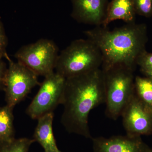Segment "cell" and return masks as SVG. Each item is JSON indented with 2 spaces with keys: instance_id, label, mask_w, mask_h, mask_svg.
Wrapping results in <instances>:
<instances>
[{
  "instance_id": "6da1fadb",
  "label": "cell",
  "mask_w": 152,
  "mask_h": 152,
  "mask_svg": "<svg viewBox=\"0 0 152 152\" xmlns=\"http://www.w3.org/2000/svg\"><path fill=\"white\" fill-rule=\"evenodd\" d=\"M105 102L103 71L99 68L66 79L61 104L62 124L68 132L92 139L88 124L91 111Z\"/></svg>"
},
{
  "instance_id": "7a4b0ae2",
  "label": "cell",
  "mask_w": 152,
  "mask_h": 152,
  "mask_svg": "<svg viewBox=\"0 0 152 152\" xmlns=\"http://www.w3.org/2000/svg\"><path fill=\"white\" fill-rule=\"evenodd\" d=\"M84 34L99 49L104 71L117 66L134 70L137 59L145 50L147 31L144 25L128 23L113 30L99 26L85 31Z\"/></svg>"
},
{
  "instance_id": "3957f363",
  "label": "cell",
  "mask_w": 152,
  "mask_h": 152,
  "mask_svg": "<svg viewBox=\"0 0 152 152\" xmlns=\"http://www.w3.org/2000/svg\"><path fill=\"white\" fill-rule=\"evenodd\" d=\"M102 62L100 51L92 41L79 39L58 55L55 70L67 79L101 68Z\"/></svg>"
},
{
  "instance_id": "277c9868",
  "label": "cell",
  "mask_w": 152,
  "mask_h": 152,
  "mask_svg": "<svg viewBox=\"0 0 152 152\" xmlns=\"http://www.w3.org/2000/svg\"><path fill=\"white\" fill-rule=\"evenodd\" d=\"M103 71L105 89L106 114L116 120L134 94L133 70L123 66Z\"/></svg>"
},
{
  "instance_id": "5b68a950",
  "label": "cell",
  "mask_w": 152,
  "mask_h": 152,
  "mask_svg": "<svg viewBox=\"0 0 152 152\" xmlns=\"http://www.w3.org/2000/svg\"><path fill=\"white\" fill-rule=\"evenodd\" d=\"M58 52V48L53 41L42 39L21 47L15 57L37 75L45 77L54 72Z\"/></svg>"
},
{
  "instance_id": "8992f818",
  "label": "cell",
  "mask_w": 152,
  "mask_h": 152,
  "mask_svg": "<svg viewBox=\"0 0 152 152\" xmlns=\"http://www.w3.org/2000/svg\"><path fill=\"white\" fill-rule=\"evenodd\" d=\"M4 91L6 104L14 108L39 84L38 75L29 68L17 61H9Z\"/></svg>"
},
{
  "instance_id": "52a82bcc",
  "label": "cell",
  "mask_w": 152,
  "mask_h": 152,
  "mask_svg": "<svg viewBox=\"0 0 152 152\" xmlns=\"http://www.w3.org/2000/svg\"><path fill=\"white\" fill-rule=\"evenodd\" d=\"M45 77L37 94L27 109V114L33 119L53 113L61 102L65 78L56 72Z\"/></svg>"
},
{
  "instance_id": "ba28073f",
  "label": "cell",
  "mask_w": 152,
  "mask_h": 152,
  "mask_svg": "<svg viewBox=\"0 0 152 152\" xmlns=\"http://www.w3.org/2000/svg\"><path fill=\"white\" fill-rule=\"evenodd\" d=\"M121 116L128 136L141 137L152 134V111L141 102L135 93Z\"/></svg>"
},
{
  "instance_id": "9c48e42d",
  "label": "cell",
  "mask_w": 152,
  "mask_h": 152,
  "mask_svg": "<svg viewBox=\"0 0 152 152\" xmlns=\"http://www.w3.org/2000/svg\"><path fill=\"white\" fill-rule=\"evenodd\" d=\"M72 18L79 23L102 26L107 15L108 0H71Z\"/></svg>"
},
{
  "instance_id": "30bf717a",
  "label": "cell",
  "mask_w": 152,
  "mask_h": 152,
  "mask_svg": "<svg viewBox=\"0 0 152 152\" xmlns=\"http://www.w3.org/2000/svg\"><path fill=\"white\" fill-rule=\"evenodd\" d=\"M92 139L94 152H148L150 149L141 137L126 135Z\"/></svg>"
},
{
  "instance_id": "8fae6325",
  "label": "cell",
  "mask_w": 152,
  "mask_h": 152,
  "mask_svg": "<svg viewBox=\"0 0 152 152\" xmlns=\"http://www.w3.org/2000/svg\"><path fill=\"white\" fill-rule=\"evenodd\" d=\"M54 114H46L38 119L34 139L42 146L45 152H59L53 130Z\"/></svg>"
},
{
  "instance_id": "7c38bea8",
  "label": "cell",
  "mask_w": 152,
  "mask_h": 152,
  "mask_svg": "<svg viewBox=\"0 0 152 152\" xmlns=\"http://www.w3.org/2000/svg\"><path fill=\"white\" fill-rule=\"evenodd\" d=\"M136 14L133 0H111L102 26L107 27L111 22L116 20H122L127 24L134 23Z\"/></svg>"
},
{
  "instance_id": "4fadbf2b",
  "label": "cell",
  "mask_w": 152,
  "mask_h": 152,
  "mask_svg": "<svg viewBox=\"0 0 152 152\" xmlns=\"http://www.w3.org/2000/svg\"><path fill=\"white\" fill-rule=\"evenodd\" d=\"M13 109L7 104L0 107V145L15 139Z\"/></svg>"
},
{
  "instance_id": "5bb4252c",
  "label": "cell",
  "mask_w": 152,
  "mask_h": 152,
  "mask_svg": "<svg viewBox=\"0 0 152 152\" xmlns=\"http://www.w3.org/2000/svg\"><path fill=\"white\" fill-rule=\"evenodd\" d=\"M134 93L139 99L152 111V78L137 76L134 79Z\"/></svg>"
},
{
  "instance_id": "9a60e30c",
  "label": "cell",
  "mask_w": 152,
  "mask_h": 152,
  "mask_svg": "<svg viewBox=\"0 0 152 152\" xmlns=\"http://www.w3.org/2000/svg\"><path fill=\"white\" fill-rule=\"evenodd\" d=\"M34 142V139L27 138H15L0 145V152H29L30 147Z\"/></svg>"
},
{
  "instance_id": "2e32d148",
  "label": "cell",
  "mask_w": 152,
  "mask_h": 152,
  "mask_svg": "<svg viewBox=\"0 0 152 152\" xmlns=\"http://www.w3.org/2000/svg\"><path fill=\"white\" fill-rule=\"evenodd\" d=\"M136 64L145 77L152 78V53L144 51L137 59Z\"/></svg>"
},
{
  "instance_id": "e0dca14e",
  "label": "cell",
  "mask_w": 152,
  "mask_h": 152,
  "mask_svg": "<svg viewBox=\"0 0 152 152\" xmlns=\"http://www.w3.org/2000/svg\"><path fill=\"white\" fill-rule=\"evenodd\" d=\"M136 14L149 18L152 16V0H133Z\"/></svg>"
},
{
  "instance_id": "ac0fdd59",
  "label": "cell",
  "mask_w": 152,
  "mask_h": 152,
  "mask_svg": "<svg viewBox=\"0 0 152 152\" xmlns=\"http://www.w3.org/2000/svg\"><path fill=\"white\" fill-rule=\"evenodd\" d=\"M8 39L3 23L0 21V58L6 59L8 61L11 59L7 53Z\"/></svg>"
},
{
  "instance_id": "d6986e66",
  "label": "cell",
  "mask_w": 152,
  "mask_h": 152,
  "mask_svg": "<svg viewBox=\"0 0 152 152\" xmlns=\"http://www.w3.org/2000/svg\"><path fill=\"white\" fill-rule=\"evenodd\" d=\"M7 67L3 58H0V91H4V80Z\"/></svg>"
},
{
  "instance_id": "ffe728a7",
  "label": "cell",
  "mask_w": 152,
  "mask_h": 152,
  "mask_svg": "<svg viewBox=\"0 0 152 152\" xmlns=\"http://www.w3.org/2000/svg\"><path fill=\"white\" fill-rule=\"evenodd\" d=\"M148 152H152V149H150L148 151Z\"/></svg>"
},
{
  "instance_id": "44dd1931",
  "label": "cell",
  "mask_w": 152,
  "mask_h": 152,
  "mask_svg": "<svg viewBox=\"0 0 152 152\" xmlns=\"http://www.w3.org/2000/svg\"><path fill=\"white\" fill-rule=\"evenodd\" d=\"M59 152H62L61 151H60Z\"/></svg>"
}]
</instances>
